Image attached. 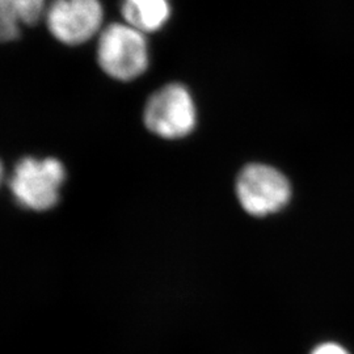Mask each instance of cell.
Here are the masks:
<instances>
[{
  "mask_svg": "<svg viewBox=\"0 0 354 354\" xmlns=\"http://www.w3.org/2000/svg\"><path fill=\"white\" fill-rule=\"evenodd\" d=\"M97 61L106 75L129 82L142 75L149 66V48L143 32L129 24L104 29L97 46Z\"/></svg>",
  "mask_w": 354,
  "mask_h": 354,
  "instance_id": "6da1fadb",
  "label": "cell"
},
{
  "mask_svg": "<svg viewBox=\"0 0 354 354\" xmlns=\"http://www.w3.org/2000/svg\"><path fill=\"white\" fill-rule=\"evenodd\" d=\"M64 177V165L59 160L26 158L16 165L10 188L21 206L35 212H45L58 203Z\"/></svg>",
  "mask_w": 354,
  "mask_h": 354,
  "instance_id": "7a4b0ae2",
  "label": "cell"
},
{
  "mask_svg": "<svg viewBox=\"0 0 354 354\" xmlns=\"http://www.w3.org/2000/svg\"><path fill=\"white\" fill-rule=\"evenodd\" d=\"M241 207L253 216H266L283 209L291 197V187L283 174L266 165L243 168L236 180Z\"/></svg>",
  "mask_w": 354,
  "mask_h": 354,
  "instance_id": "3957f363",
  "label": "cell"
},
{
  "mask_svg": "<svg viewBox=\"0 0 354 354\" xmlns=\"http://www.w3.org/2000/svg\"><path fill=\"white\" fill-rule=\"evenodd\" d=\"M145 125L165 140L188 136L196 125V106L189 91L181 84L156 91L145 108Z\"/></svg>",
  "mask_w": 354,
  "mask_h": 354,
  "instance_id": "277c9868",
  "label": "cell"
},
{
  "mask_svg": "<svg viewBox=\"0 0 354 354\" xmlns=\"http://www.w3.org/2000/svg\"><path fill=\"white\" fill-rule=\"evenodd\" d=\"M51 35L66 45H80L93 37L102 23L100 0H54L46 13Z\"/></svg>",
  "mask_w": 354,
  "mask_h": 354,
  "instance_id": "5b68a950",
  "label": "cell"
},
{
  "mask_svg": "<svg viewBox=\"0 0 354 354\" xmlns=\"http://www.w3.org/2000/svg\"><path fill=\"white\" fill-rule=\"evenodd\" d=\"M122 15L129 26L140 32H155L165 26L171 16L168 0H124Z\"/></svg>",
  "mask_w": 354,
  "mask_h": 354,
  "instance_id": "8992f818",
  "label": "cell"
},
{
  "mask_svg": "<svg viewBox=\"0 0 354 354\" xmlns=\"http://www.w3.org/2000/svg\"><path fill=\"white\" fill-rule=\"evenodd\" d=\"M45 10V0H0V20L35 26Z\"/></svg>",
  "mask_w": 354,
  "mask_h": 354,
  "instance_id": "52a82bcc",
  "label": "cell"
},
{
  "mask_svg": "<svg viewBox=\"0 0 354 354\" xmlns=\"http://www.w3.org/2000/svg\"><path fill=\"white\" fill-rule=\"evenodd\" d=\"M20 36V24L8 20H0V42H10Z\"/></svg>",
  "mask_w": 354,
  "mask_h": 354,
  "instance_id": "ba28073f",
  "label": "cell"
},
{
  "mask_svg": "<svg viewBox=\"0 0 354 354\" xmlns=\"http://www.w3.org/2000/svg\"><path fill=\"white\" fill-rule=\"evenodd\" d=\"M311 354H349L342 346L337 344H323L320 346H317V349Z\"/></svg>",
  "mask_w": 354,
  "mask_h": 354,
  "instance_id": "9c48e42d",
  "label": "cell"
},
{
  "mask_svg": "<svg viewBox=\"0 0 354 354\" xmlns=\"http://www.w3.org/2000/svg\"><path fill=\"white\" fill-rule=\"evenodd\" d=\"M1 177H3V167H1V163H0V183H1Z\"/></svg>",
  "mask_w": 354,
  "mask_h": 354,
  "instance_id": "30bf717a",
  "label": "cell"
}]
</instances>
